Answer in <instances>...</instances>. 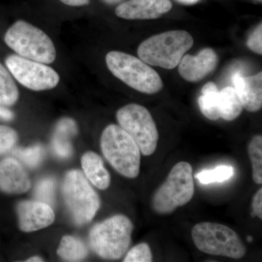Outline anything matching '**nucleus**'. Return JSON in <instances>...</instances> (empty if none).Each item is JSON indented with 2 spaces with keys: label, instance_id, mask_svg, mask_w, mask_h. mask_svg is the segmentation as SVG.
<instances>
[{
  "label": "nucleus",
  "instance_id": "nucleus-23",
  "mask_svg": "<svg viewBox=\"0 0 262 262\" xmlns=\"http://www.w3.org/2000/svg\"><path fill=\"white\" fill-rule=\"evenodd\" d=\"M234 169L231 165H219L214 169L201 170L195 175V179L203 184L224 182L233 177Z\"/></svg>",
  "mask_w": 262,
  "mask_h": 262
},
{
  "label": "nucleus",
  "instance_id": "nucleus-22",
  "mask_svg": "<svg viewBox=\"0 0 262 262\" xmlns=\"http://www.w3.org/2000/svg\"><path fill=\"white\" fill-rule=\"evenodd\" d=\"M248 155L252 165L253 180L262 184V136H253L248 144Z\"/></svg>",
  "mask_w": 262,
  "mask_h": 262
},
{
  "label": "nucleus",
  "instance_id": "nucleus-9",
  "mask_svg": "<svg viewBox=\"0 0 262 262\" xmlns=\"http://www.w3.org/2000/svg\"><path fill=\"white\" fill-rule=\"evenodd\" d=\"M117 120L135 141L141 154L150 156L155 152L159 133L147 108L136 103L127 104L117 111Z\"/></svg>",
  "mask_w": 262,
  "mask_h": 262
},
{
  "label": "nucleus",
  "instance_id": "nucleus-6",
  "mask_svg": "<svg viewBox=\"0 0 262 262\" xmlns=\"http://www.w3.org/2000/svg\"><path fill=\"white\" fill-rule=\"evenodd\" d=\"M194 194L192 165L187 162H179L153 195V210L158 214H170L179 207L189 203Z\"/></svg>",
  "mask_w": 262,
  "mask_h": 262
},
{
  "label": "nucleus",
  "instance_id": "nucleus-14",
  "mask_svg": "<svg viewBox=\"0 0 262 262\" xmlns=\"http://www.w3.org/2000/svg\"><path fill=\"white\" fill-rule=\"evenodd\" d=\"M31 181L21 164L14 158L0 162V189L9 194H23L30 189Z\"/></svg>",
  "mask_w": 262,
  "mask_h": 262
},
{
  "label": "nucleus",
  "instance_id": "nucleus-17",
  "mask_svg": "<svg viewBox=\"0 0 262 262\" xmlns=\"http://www.w3.org/2000/svg\"><path fill=\"white\" fill-rule=\"evenodd\" d=\"M75 122L71 119H63L57 125L52 139V149L57 157L68 158L72 155V139L77 134Z\"/></svg>",
  "mask_w": 262,
  "mask_h": 262
},
{
  "label": "nucleus",
  "instance_id": "nucleus-32",
  "mask_svg": "<svg viewBox=\"0 0 262 262\" xmlns=\"http://www.w3.org/2000/svg\"><path fill=\"white\" fill-rule=\"evenodd\" d=\"M181 4L186 5H192L196 4V3H199L200 0H176Z\"/></svg>",
  "mask_w": 262,
  "mask_h": 262
},
{
  "label": "nucleus",
  "instance_id": "nucleus-21",
  "mask_svg": "<svg viewBox=\"0 0 262 262\" xmlns=\"http://www.w3.org/2000/svg\"><path fill=\"white\" fill-rule=\"evenodd\" d=\"M19 98V91L14 80L6 68L0 63V105L13 106Z\"/></svg>",
  "mask_w": 262,
  "mask_h": 262
},
{
  "label": "nucleus",
  "instance_id": "nucleus-4",
  "mask_svg": "<svg viewBox=\"0 0 262 262\" xmlns=\"http://www.w3.org/2000/svg\"><path fill=\"white\" fill-rule=\"evenodd\" d=\"M108 70L117 78L136 91L155 94L163 89L161 77L149 65L128 53L111 51L106 56Z\"/></svg>",
  "mask_w": 262,
  "mask_h": 262
},
{
  "label": "nucleus",
  "instance_id": "nucleus-2",
  "mask_svg": "<svg viewBox=\"0 0 262 262\" xmlns=\"http://www.w3.org/2000/svg\"><path fill=\"white\" fill-rule=\"evenodd\" d=\"M134 225L128 217L115 215L96 224L89 233L91 249L105 259H119L127 252Z\"/></svg>",
  "mask_w": 262,
  "mask_h": 262
},
{
  "label": "nucleus",
  "instance_id": "nucleus-36",
  "mask_svg": "<svg viewBox=\"0 0 262 262\" xmlns=\"http://www.w3.org/2000/svg\"><path fill=\"white\" fill-rule=\"evenodd\" d=\"M257 1H260V2H261V0H257Z\"/></svg>",
  "mask_w": 262,
  "mask_h": 262
},
{
  "label": "nucleus",
  "instance_id": "nucleus-18",
  "mask_svg": "<svg viewBox=\"0 0 262 262\" xmlns=\"http://www.w3.org/2000/svg\"><path fill=\"white\" fill-rule=\"evenodd\" d=\"M218 110L220 118L227 121L235 120L242 113L244 107L233 87H226L219 92Z\"/></svg>",
  "mask_w": 262,
  "mask_h": 262
},
{
  "label": "nucleus",
  "instance_id": "nucleus-10",
  "mask_svg": "<svg viewBox=\"0 0 262 262\" xmlns=\"http://www.w3.org/2000/svg\"><path fill=\"white\" fill-rule=\"evenodd\" d=\"M5 64L19 83L32 91L54 89L60 81L59 75L51 67L18 55L8 56Z\"/></svg>",
  "mask_w": 262,
  "mask_h": 262
},
{
  "label": "nucleus",
  "instance_id": "nucleus-7",
  "mask_svg": "<svg viewBox=\"0 0 262 262\" xmlns=\"http://www.w3.org/2000/svg\"><path fill=\"white\" fill-rule=\"evenodd\" d=\"M192 237L198 249L207 254L241 258L247 251L238 234L233 229L221 224H196L193 227Z\"/></svg>",
  "mask_w": 262,
  "mask_h": 262
},
{
  "label": "nucleus",
  "instance_id": "nucleus-27",
  "mask_svg": "<svg viewBox=\"0 0 262 262\" xmlns=\"http://www.w3.org/2000/svg\"><path fill=\"white\" fill-rule=\"evenodd\" d=\"M18 140V135L11 127L0 125V155L10 151Z\"/></svg>",
  "mask_w": 262,
  "mask_h": 262
},
{
  "label": "nucleus",
  "instance_id": "nucleus-12",
  "mask_svg": "<svg viewBox=\"0 0 262 262\" xmlns=\"http://www.w3.org/2000/svg\"><path fill=\"white\" fill-rule=\"evenodd\" d=\"M172 7L170 0H127L118 5L115 14L127 20H151L168 13Z\"/></svg>",
  "mask_w": 262,
  "mask_h": 262
},
{
  "label": "nucleus",
  "instance_id": "nucleus-26",
  "mask_svg": "<svg viewBox=\"0 0 262 262\" xmlns=\"http://www.w3.org/2000/svg\"><path fill=\"white\" fill-rule=\"evenodd\" d=\"M153 261V255L149 245L143 243L131 248L126 256L125 262H151Z\"/></svg>",
  "mask_w": 262,
  "mask_h": 262
},
{
  "label": "nucleus",
  "instance_id": "nucleus-3",
  "mask_svg": "<svg viewBox=\"0 0 262 262\" xmlns=\"http://www.w3.org/2000/svg\"><path fill=\"white\" fill-rule=\"evenodd\" d=\"M103 155L119 173L129 179L139 176L141 151L134 139L120 125H110L101 137Z\"/></svg>",
  "mask_w": 262,
  "mask_h": 262
},
{
  "label": "nucleus",
  "instance_id": "nucleus-11",
  "mask_svg": "<svg viewBox=\"0 0 262 262\" xmlns=\"http://www.w3.org/2000/svg\"><path fill=\"white\" fill-rule=\"evenodd\" d=\"M18 226L25 232H34L51 225L55 221L52 207L39 201H22L17 206Z\"/></svg>",
  "mask_w": 262,
  "mask_h": 262
},
{
  "label": "nucleus",
  "instance_id": "nucleus-35",
  "mask_svg": "<svg viewBox=\"0 0 262 262\" xmlns=\"http://www.w3.org/2000/svg\"><path fill=\"white\" fill-rule=\"evenodd\" d=\"M247 239L248 242L251 243L252 242L253 238L252 237H251V236H248Z\"/></svg>",
  "mask_w": 262,
  "mask_h": 262
},
{
  "label": "nucleus",
  "instance_id": "nucleus-28",
  "mask_svg": "<svg viewBox=\"0 0 262 262\" xmlns=\"http://www.w3.org/2000/svg\"><path fill=\"white\" fill-rule=\"evenodd\" d=\"M262 25L258 24L251 34L247 41V46L250 50L261 55L262 53Z\"/></svg>",
  "mask_w": 262,
  "mask_h": 262
},
{
  "label": "nucleus",
  "instance_id": "nucleus-25",
  "mask_svg": "<svg viewBox=\"0 0 262 262\" xmlns=\"http://www.w3.org/2000/svg\"><path fill=\"white\" fill-rule=\"evenodd\" d=\"M55 189L56 182L54 179L46 178L38 182L34 190V198L37 201L46 203L50 206H54Z\"/></svg>",
  "mask_w": 262,
  "mask_h": 262
},
{
  "label": "nucleus",
  "instance_id": "nucleus-19",
  "mask_svg": "<svg viewBox=\"0 0 262 262\" xmlns=\"http://www.w3.org/2000/svg\"><path fill=\"white\" fill-rule=\"evenodd\" d=\"M57 253L67 261H80L87 257L89 250L81 239L66 235L61 239Z\"/></svg>",
  "mask_w": 262,
  "mask_h": 262
},
{
  "label": "nucleus",
  "instance_id": "nucleus-31",
  "mask_svg": "<svg viewBox=\"0 0 262 262\" xmlns=\"http://www.w3.org/2000/svg\"><path fill=\"white\" fill-rule=\"evenodd\" d=\"M13 118H14V114L13 113V112L0 105V120L10 121Z\"/></svg>",
  "mask_w": 262,
  "mask_h": 262
},
{
  "label": "nucleus",
  "instance_id": "nucleus-16",
  "mask_svg": "<svg viewBox=\"0 0 262 262\" xmlns=\"http://www.w3.org/2000/svg\"><path fill=\"white\" fill-rule=\"evenodd\" d=\"M82 169L84 177L101 190L107 189L111 182L110 173L103 165L101 157L94 151H88L82 157Z\"/></svg>",
  "mask_w": 262,
  "mask_h": 262
},
{
  "label": "nucleus",
  "instance_id": "nucleus-1",
  "mask_svg": "<svg viewBox=\"0 0 262 262\" xmlns=\"http://www.w3.org/2000/svg\"><path fill=\"white\" fill-rule=\"evenodd\" d=\"M194 45V39L184 30L168 31L148 38L139 45L138 56L149 66L172 70Z\"/></svg>",
  "mask_w": 262,
  "mask_h": 262
},
{
  "label": "nucleus",
  "instance_id": "nucleus-30",
  "mask_svg": "<svg viewBox=\"0 0 262 262\" xmlns=\"http://www.w3.org/2000/svg\"><path fill=\"white\" fill-rule=\"evenodd\" d=\"M61 4L72 8H80L86 6L91 3V0H58Z\"/></svg>",
  "mask_w": 262,
  "mask_h": 262
},
{
  "label": "nucleus",
  "instance_id": "nucleus-13",
  "mask_svg": "<svg viewBox=\"0 0 262 262\" xmlns=\"http://www.w3.org/2000/svg\"><path fill=\"white\" fill-rule=\"evenodd\" d=\"M218 63V56L211 48L202 50L196 56L184 55L179 64L182 78L189 82H199L211 73Z\"/></svg>",
  "mask_w": 262,
  "mask_h": 262
},
{
  "label": "nucleus",
  "instance_id": "nucleus-33",
  "mask_svg": "<svg viewBox=\"0 0 262 262\" xmlns=\"http://www.w3.org/2000/svg\"><path fill=\"white\" fill-rule=\"evenodd\" d=\"M103 3L110 5H119L123 3L125 0H101Z\"/></svg>",
  "mask_w": 262,
  "mask_h": 262
},
{
  "label": "nucleus",
  "instance_id": "nucleus-15",
  "mask_svg": "<svg viewBox=\"0 0 262 262\" xmlns=\"http://www.w3.org/2000/svg\"><path fill=\"white\" fill-rule=\"evenodd\" d=\"M233 84L243 107L250 113L261 110L262 106V73L245 77L241 73L234 75Z\"/></svg>",
  "mask_w": 262,
  "mask_h": 262
},
{
  "label": "nucleus",
  "instance_id": "nucleus-20",
  "mask_svg": "<svg viewBox=\"0 0 262 262\" xmlns=\"http://www.w3.org/2000/svg\"><path fill=\"white\" fill-rule=\"evenodd\" d=\"M202 95L198 98V104L202 114L210 120L220 118L218 110V88L213 82H210L203 86Z\"/></svg>",
  "mask_w": 262,
  "mask_h": 262
},
{
  "label": "nucleus",
  "instance_id": "nucleus-29",
  "mask_svg": "<svg viewBox=\"0 0 262 262\" xmlns=\"http://www.w3.org/2000/svg\"><path fill=\"white\" fill-rule=\"evenodd\" d=\"M253 217L257 216L260 220H262V188L258 189L255 195L253 196L252 204Z\"/></svg>",
  "mask_w": 262,
  "mask_h": 262
},
{
  "label": "nucleus",
  "instance_id": "nucleus-5",
  "mask_svg": "<svg viewBox=\"0 0 262 262\" xmlns=\"http://www.w3.org/2000/svg\"><path fill=\"white\" fill-rule=\"evenodd\" d=\"M5 42L24 58L46 64L56 60V48L49 36L25 20H19L8 29Z\"/></svg>",
  "mask_w": 262,
  "mask_h": 262
},
{
  "label": "nucleus",
  "instance_id": "nucleus-34",
  "mask_svg": "<svg viewBox=\"0 0 262 262\" xmlns=\"http://www.w3.org/2000/svg\"><path fill=\"white\" fill-rule=\"evenodd\" d=\"M27 262L32 261H43L42 258L39 257V256H33V257L29 258L28 260H27Z\"/></svg>",
  "mask_w": 262,
  "mask_h": 262
},
{
  "label": "nucleus",
  "instance_id": "nucleus-8",
  "mask_svg": "<svg viewBox=\"0 0 262 262\" xmlns=\"http://www.w3.org/2000/svg\"><path fill=\"white\" fill-rule=\"evenodd\" d=\"M62 192L67 209L77 225H84L93 220L101 206V201L80 170H72L67 173Z\"/></svg>",
  "mask_w": 262,
  "mask_h": 262
},
{
  "label": "nucleus",
  "instance_id": "nucleus-24",
  "mask_svg": "<svg viewBox=\"0 0 262 262\" xmlns=\"http://www.w3.org/2000/svg\"><path fill=\"white\" fill-rule=\"evenodd\" d=\"M13 155L29 168H34L37 167L42 161L45 156V150L40 145H34L27 148H16L13 150Z\"/></svg>",
  "mask_w": 262,
  "mask_h": 262
}]
</instances>
